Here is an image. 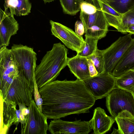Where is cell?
I'll list each match as a JSON object with an SVG mask.
<instances>
[{
  "instance_id": "21",
  "label": "cell",
  "mask_w": 134,
  "mask_h": 134,
  "mask_svg": "<svg viewBox=\"0 0 134 134\" xmlns=\"http://www.w3.org/2000/svg\"><path fill=\"white\" fill-rule=\"evenodd\" d=\"M116 87L130 91H134V70H130L116 77Z\"/></svg>"
},
{
  "instance_id": "23",
  "label": "cell",
  "mask_w": 134,
  "mask_h": 134,
  "mask_svg": "<svg viewBox=\"0 0 134 134\" xmlns=\"http://www.w3.org/2000/svg\"><path fill=\"white\" fill-rule=\"evenodd\" d=\"M104 16L103 12L100 7L96 13L92 14H86L80 11V18L84 25L85 31Z\"/></svg>"
},
{
  "instance_id": "9",
  "label": "cell",
  "mask_w": 134,
  "mask_h": 134,
  "mask_svg": "<svg viewBox=\"0 0 134 134\" xmlns=\"http://www.w3.org/2000/svg\"><path fill=\"white\" fill-rule=\"evenodd\" d=\"M52 34L59 39L68 48L77 53L84 48L86 42L82 36H78L71 29L52 20L49 21Z\"/></svg>"
},
{
  "instance_id": "1",
  "label": "cell",
  "mask_w": 134,
  "mask_h": 134,
  "mask_svg": "<svg viewBox=\"0 0 134 134\" xmlns=\"http://www.w3.org/2000/svg\"><path fill=\"white\" fill-rule=\"evenodd\" d=\"M42 112L49 119L87 113L96 100L82 81L55 80L38 89Z\"/></svg>"
},
{
  "instance_id": "24",
  "label": "cell",
  "mask_w": 134,
  "mask_h": 134,
  "mask_svg": "<svg viewBox=\"0 0 134 134\" xmlns=\"http://www.w3.org/2000/svg\"><path fill=\"white\" fill-rule=\"evenodd\" d=\"M63 12L74 15L80 11V4L83 0H59Z\"/></svg>"
},
{
  "instance_id": "8",
  "label": "cell",
  "mask_w": 134,
  "mask_h": 134,
  "mask_svg": "<svg viewBox=\"0 0 134 134\" xmlns=\"http://www.w3.org/2000/svg\"><path fill=\"white\" fill-rule=\"evenodd\" d=\"M33 93L29 81L20 71L19 75L13 81L4 99L14 102L17 105L22 103L29 106L33 99Z\"/></svg>"
},
{
  "instance_id": "3",
  "label": "cell",
  "mask_w": 134,
  "mask_h": 134,
  "mask_svg": "<svg viewBox=\"0 0 134 134\" xmlns=\"http://www.w3.org/2000/svg\"><path fill=\"white\" fill-rule=\"evenodd\" d=\"M18 64L11 49L4 46L0 48V92L6 97L14 80L19 75Z\"/></svg>"
},
{
  "instance_id": "5",
  "label": "cell",
  "mask_w": 134,
  "mask_h": 134,
  "mask_svg": "<svg viewBox=\"0 0 134 134\" xmlns=\"http://www.w3.org/2000/svg\"><path fill=\"white\" fill-rule=\"evenodd\" d=\"M106 105L114 119L121 112L127 110L134 116V97L129 91L116 87L106 98Z\"/></svg>"
},
{
  "instance_id": "33",
  "label": "cell",
  "mask_w": 134,
  "mask_h": 134,
  "mask_svg": "<svg viewBox=\"0 0 134 134\" xmlns=\"http://www.w3.org/2000/svg\"><path fill=\"white\" fill-rule=\"evenodd\" d=\"M4 98L2 93L0 92V130L2 129L3 124V105Z\"/></svg>"
},
{
  "instance_id": "25",
  "label": "cell",
  "mask_w": 134,
  "mask_h": 134,
  "mask_svg": "<svg viewBox=\"0 0 134 134\" xmlns=\"http://www.w3.org/2000/svg\"><path fill=\"white\" fill-rule=\"evenodd\" d=\"M86 44L83 50L77 53L80 56L87 57L93 54L98 49L97 44L99 39L85 35Z\"/></svg>"
},
{
  "instance_id": "34",
  "label": "cell",
  "mask_w": 134,
  "mask_h": 134,
  "mask_svg": "<svg viewBox=\"0 0 134 134\" xmlns=\"http://www.w3.org/2000/svg\"><path fill=\"white\" fill-rule=\"evenodd\" d=\"M126 32L132 34H134V24L129 26Z\"/></svg>"
},
{
  "instance_id": "16",
  "label": "cell",
  "mask_w": 134,
  "mask_h": 134,
  "mask_svg": "<svg viewBox=\"0 0 134 134\" xmlns=\"http://www.w3.org/2000/svg\"><path fill=\"white\" fill-rule=\"evenodd\" d=\"M67 65L77 79L82 81L90 76L87 59L86 57L77 54L74 57L68 58Z\"/></svg>"
},
{
  "instance_id": "27",
  "label": "cell",
  "mask_w": 134,
  "mask_h": 134,
  "mask_svg": "<svg viewBox=\"0 0 134 134\" xmlns=\"http://www.w3.org/2000/svg\"><path fill=\"white\" fill-rule=\"evenodd\" d=\"M134 24V7L122 14L119 32L126 34L127 30L130 26Z\"/></svg>"
},
{
  "instance_id": "11",
  "label": "cell",
  "mask_w": 134,
  "mask_h": 134,
  "mask_svg": "<svg viewBox=\"0 0 134 134\" xmlns=\"http://www.w3.org/2000/svg\"><path fill=\"white\" fill-rule=\"evenodd\" d=\"M92 129L89 121H68L58 119L51 121L48 130L52 134H88Z\"/></svg>"
},
{
  "instance_id": "19",
  "label": "cell",
  "mask_w": 134,
  "mask_h": 134,
  "mask_svg": "<svg viewBox=\"0 0 134 134\" xmlns=\"http://www.w3.org/2000/svg\"><path fill=\"white\" fill-rule=\"evenodd\" d=\"M109 25L119 31L122 14L116 11L102 0H97Z\"/></svg>"
},
{
  "instance_id": "4",
  "label": "cell",
  "mask_w": 134,
  "mask_h": 134,
  "mask_svg": "<svg viewBox=\"0 0 134 134\" xmlns=\"http://www.w3.org/2000/svg\"><path fill=\"white\" fill-rule=\"evenodd\" d=\"M11 51L18 63L19 71L22 72L33 91L37 54L34 49L26 45L13 44Z\"/></svg>"
},
{
  "instance_id": "17",
  "label": "cell",
  "mask_w": 134,
  "mask_h": 134,
  "mask_svg": "<svg viewBox=\"0 0 134 134\" xmlns=\"http://www.w3.org/2000/svg\"><path fill=\"white\" fill-rule=\"evenodd\" d=\"M4 5V10L9 9L12 15L18 16L28 15L32 7L29 0H5Z\"/></svg>"
},
{
  "instance_id": "12",
  "label": "cell",
  "mask_w": 134,
  "mask_h": 134,
  "mask_svg": "<svg viewBox=\"0 0 134 134\" xmlns=\"http://www.w3.org/2000/svg\"><path fill=\"white\" fill-rule=\"evenodd\" d=\"M19 24L7 10L0 9V48L8 46L11 36L17 33Z\"/></svg>"
},
{
  "instance_id": "22",
  "label": "cell",
  "mask_w": 134,
  "mask_h": 134,
  "mask_svg": "<svg viewBox=\"0 0 134 134\" xmlns=\"http://www.w3.org/2000/svg\"><path fill=\"white\" fill-rule=\"evenodd\" d=\"M108 5L121 14L134 7V0H102Z\"/></svg>"
},
{
  "instance_id": "15",
  "label": "cell",
  "mask_w": 134,
  "mask_h": 134,
  "mask_svg": "<svg viewBox=\"0 0 134 134\" xmlns=\"http://www.w3.org/2000/svg\"><path fill=\"white\" fill-rule=\"evenodd\" d=\"M130 70H134V38L116 64L112 74L117 77Z\"/></svg>"
},
{
  "instance_id": "10",
  "label": "cell",
  "mask_w": 134,
  "mask_h": 134,
  "mask_svg": "<svg viewBox=\"0 0 134 134\" xmlns=\"http://www.w3.org/2000/svg\"><path fill=\"white\" fill-rule=\"evenodd\" d=\"M28 108L29 113L26 124L21 127V133L46 134L48 127L47 117L40 111L33 99Z\"/></svg>"
},
{
  "instance_id": "6",
  "label": "cell",
  "mask_w": 134,
  "mask_h": 134,
  "mask_svg": "<svg viewBox=\"0 0 134 134\" xmlns=\"http://www.w3.org/2000/svg\"><path fill=\"white\" fill-rule=\"evenodd\" d=\"M116 77L105 72L82 80L96 100L106 97L116 87Z\"/></svg>"
},
{
  "instance_id": "35",
  "label": "cell",
  "mask_w": 134,
  "mask_h": 134,
  "mask_svg": "<svg viewBox=\"0 0 134 134\" xmlns=\"http://www.w3.org/2000/svg\"><path fill=\"white\" fill-rule=\"evenodd\" d=\"M111 134H121L119 130L118 129H116L114 128V130L113 131V132Z\"/></svg>"
},
{
  "instance_id": "31",
  "label": "cell",
  "mask_w": 134,
  "mask_h": 134,
  "mask_svg": "<svg viewBox=\"0 0 134 134\" xmlns=\"http://www.w3.org/2000/svg\"><path fill=\"white\" fill-rule=\"evenodd\" d=\"M75 30L76 33L79 36H82L85 33V29L82 22L81 21H77L75 23Z\"/></svg>"
},
{
  "instance_id": "29",
  "label": "cell",
  "mask_w": 134,
  "mask_h": 134,
  "mask_svg": "<svg viewBox=\"0 0 134 134\" xmlns=\"http://www.w3.org/2000/svg\"><path fill=\"white\" fill-rule=\"evenodd\" d=\"M18 105L20 110V123L21 127H22L24 126L26 122L29 112V109L23 103H20Z\"/></svg>"
},
{
  "instance_id": "32",
  "label": "cell",
  "mask_w": 134,
  "mask_h": 134,
  "mask_svg": "<svg viewBox=\"0 0 134 134\" xmlns=\"http://www.w3.org/2000/svg\"><path fill=\"white\" fill-rule=\"evenodd\" d=\"M87 59L90 76L93 77L97 75L98 74V73L93 63L90 59Z\"/></svg>"
},
{
  "instance_id": "36",
  "label": "cell",
  "mask_w": 134,
  "mask_h": 134,
  "mask_svg": "<svg viewBox=\"0 0 134 134\" xmlns=\"http://www.w3.org/2000/svg\"><path fill=\"white\" fill-rule=\"evenodd\" d=\"M44 3L46 4L47 3H49L50 2H52L53 1L55 0H42Z\"/></svg>"
},
{
  "instance_id": "14",
  "label": "cell",
  "mask_w": 134,
  "mask_h": 134,
  "mask_svg": "<svg viewBox=\"0 0 134 134\" xmlns=\"http://www.w3.org/2000/svg\"><path fill=\"white\" fill-rule=\"evenodd\" d=\"M115 120L107 115L105 110L100 107L96 108L92 119L89 121L94 134H104L110 129Z\"/></svg>"
},
{
  "instance_id": "26",
  "label": "cell",
  "mask_w": 134,
  "mask_h": 134,
  "mask_svg": "<svg viewBox=\"0 0 134 134\" xmlns=\"http://www.w3.org/2000/svg\"><path fill=\"white\" fill-rule=\"evenodd\" d=\"M103 53L104 50H100L97 49L93 54L87 58L92 61L98 74L104 71Z\"/></svg>"
},
{
  "instance_id": "18",
  "label": "cell",
  "mask_w": 134,
  "mask_h": 134,
  "mask_svg": "<svg viewBox=\"0 0 134 134\" xmlns=\"http://www.w3.org/2000/svg\"><path fill=\"white\" fill-rule=\"evenodd\" d=\"M115 120L121 134H134V116L130 112H121Z\"/></svg>"
},
{
  "instance_id": "37",
  "label": "cell",
  "mask_w": 134,
  "mask_h": 134,
  "mask_svg": "<svg viewBox=\"0 0 134 134\" xmlns=\"http://www.w3.org/2000/svg\"><path fill=\"white\" fill-rule=\"evenodd\" d=\"M133 96H134V91L133 92Z\"/></svg>"
},
{
  "instance_id": "20",
  "label": "cell",
  "mask_w": 134,
  "mask_h": 134,
  "mask_svg": "<svg viewBox=\"0 0 134 134\" xmlns=\"http://www.w3.org/2000/svg\"><path fill=\"white\" fill-rule=\"evenodd\" d=\"M109 26L104 16L85 31V35L100 39L106 36Z\"/></svg>"
},
{
  "instance_id": "13",
  "label": "cell",
  "mask_w": 134,
  "mask_h": 134,
  "mask_svg": "<svg viewBox=\"0 0 134 134\" xmlns=\"http://www.w3.org/2000/svg\"><path fill=\"white\" fill-rule=\"evenodd\" d=\"M17 104L12 101L4 99L3 105V125L0 130V134H7L10 126L15 125L13 133L17 130L20 123V110L16 108Z\"/></svg>"
},
{
  "instance_id": "28",
  "label": "cell",
  "mask_w": 134,
  "mask_h": 134,
  "mask_svg": "<svg viewBox=\"0 0 134 134\" xmlns=\"http://www.w3.org/2000/svg\"><path fill=\"white\" fill-rule=\"evenodd\" d=\"M80 11L88 14L96 13L100 8L97 0H84L81 3Z\"/></svg>"
},
{
  "instance_id": "7",
  "label": "cell",
  "mask_w": 134,
  "mask_h": 134,
  "mask_svg": "<svg viewBox=\"0 0 134 134\" xmlns=\"http://www.w3.org/2000/svg\"><path fill=\"white\" fill-rule=\"evenodd\" d=\"M132 35L129 33L120 37L104 50V72L112 74L116 64L132 42Z\"/></svg>"
},
{
  "instance_id": "2",
  "label": "cell",
  "mask_w": 134,
  "mask_h": 134,
  "mask_svg": "<svg viewBox=\"0 0 134 134\" xmlns=\"http://www.w3.org/2000/svg\"><path fill=\"white\" fill-rule=\"evenodd\" d=\"M68 49L60 42L53 44L47 52L39 65H36L35 77L38 89L54 81L67 65Z\"/></svg>"
},
{
  "instance_id": "30",
  "label": "cell",
  "mask_w": 134,
  "mask_h": 134,
  "mask_svg": "<svg viewBox=\"0 0 134 134\" xmlns=\"http://www.w3.org/2000/svg\"><path fill=\"white\" fill-rule=\"evenodd\" d=\"M33 94L35 102L40 111L42 112V107L43 100L39 92L38 89L35 79L34 80Z\"/></svg>"
}]
</instances>
